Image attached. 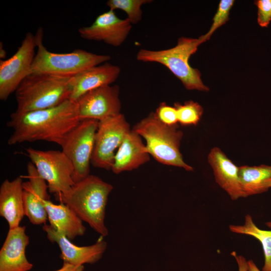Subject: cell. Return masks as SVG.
<instances>
[{"instance_id": "83f0119b", "label": "cell", "mask_w": 271, "mask_h": 271, "mask_svg": "<svg viewBox=\"0 0 271 271\" xmlns=\"http://www.w3.org/2000/svg\"><path fill=\"white\" fill-rule=\"evenodd\" d=\"M231 254L235 258L238 267V271H248L247 261L242 255H238L235 251L231 252Z\"/></svg>"}, {"instance_id": "d4e9b609", "label": "cell", "mask_w": 271, "mask_h": 271, "mask_svg": "<svg viewBox=\"0 0 271 271\" xmlns=\"http://www.w3.org/2000/svg\"><path fill=\"white\" fill-rule=\"evenodd\" d=\"M233 0H221L218 10L212 19V24L205 35L201 36L203 42L208 40L213 33L219 27L225 24L229 20L230 11L234 4Z\"/></svg>"}, {"instance_id": "ba28073f", "label": "cell", "mask_w": 271, "mask_h": 271, "mask_svg": "<svg viewBox=\"0 0 271 271\" xmlns=\"http://www.w3.org/2000/svg\"><path fill=\"white\" fill-rule=\"evenodd\" d=\"M99 121L81 120L64 137L60 146L74 167L73 179L77 182L90 175V165Z\"/></svg>"}, {"instance_id": "7402d4cb", "label": "cell", "mask_w": 271, "mask_h": 271, "mask_svg": "<svg viewBox=\"0 0 271 271\" xmlns=\"http://www.w3.org/2000/svg\"><path fill=\"white\" fill-rule=\"evenodd\" d=\"M229 228L233 233L252 236L261 243L264 257L262 271H271V230L259 228L249 214L245 216L243 225H230Z\"/></svg>"}, {"instance_id": "8992f818", "label": "cell", "mask_w": 271, "mask_h": 271, "mask_svg": "<svg viewBox=\"0 0 271 271\" xmlns=\"http://www.w3.org/2000/svg\"><path fill=\"white\" fill-rule=\"evenodd\" d=\"M35 35L37 51L30 74L47 73L72 77L90 67L107 62L111 59L108 55L96 54L82 49H76L66 53H53L43 45L42 28L38 29Z\"/></svg>"}, {"instance_id": "5b68a950", "label": "cell", "mask_w": 271, "mask_h": 271, "mask_svg": "<svg viewBox=\"0 0 271 271\" xmlns=\"http://www.w3.org/2000/svg\"><path fill=\"white\" fill-rule=\"evenodd\" d=\"M146 141L148 153L158 162L166 165L182 168L193 171V168L183 159L180 151L183 132L178 124L165 125L151 112L138 122L132 129Z\"/></svg>"}, {"instance_id": "2e32d148", "label": "cell", "mask_w": 271, "mask_h": 271, "mask_svg": "<svg viewBox=\"0 0 271 271\" xmlns=\"http://www.w3.org/2000/svg\"><path fill=\"white\" fill-rule=\"evenodd\" d=\"M120 72L119 66L105 62L71 77L69 80L70 99L76 101L90 90L111 85L117 79Z\"/></svg>"}, {"instance_id": "44dd1931", "label": "cell", "mask_w": 271, "mask_h": 271, "mask_svg": "<svg viewBox=\"0 0 271 271\" xmlns=\"http://www.w3.org/2000/svg\"><path fill=\"white\" fill-rule=\"evenodd\" d=\"M238 177L245 197L262 193L271 188V165L241 166Z\"/></svg>"}, {"instance_id": "e0dca14e", "label": "cell", "mask_w": 271, "mask_h": 271, "mask_svg": "<svg viewBox=\"0 0 271 271\" xmlns=\"http://www.w3.org/2000/svg\"><path fill=\"white\" fill-rule=\"evenodd\" d=\"M23 182L22 177L19 176L11 181L6 179L0 187V216L7 220L9 229L20 226L26 216Z\"/></svg>"}, {"instance_id": "484cf974", "label": "cell", "mask_w": 271, "mask_h": 271, "mask_svg": "<svg viewBox=\"0 0 271 271\" xmlns=\"http://www.w3.org/2000/svg\"><path fill=\"white\" fill-rule=\"evenodd\" d=\"M154 114L157 118L165 125L174 126L178 122L176 108L167 104L164 102L159 104Z\"/></svg>"}, {"instance_id": "52a82bcc", "label": "cell", "mask_w": 271, "mask_h": 271, "mask_svg": "<svg viewBox=\"0 0 271 271\" xmlns=\"http://www.w3.org/2000/svg\"><path fill=\"white\" fill-rule=\"evenodd\" d=\"M26 152L40 176L46 182L49 192L56 196L65 193L74 185V167L62 151L29 148Z\"/></svg>"}, {"instance_id": "cb8c5ba5", "label": "cell", "mask_w": 271, "mask_h": 271, "mask_svg": "<svg viewBox=\"0 0 271 271\" xmlns=\"http://www.w3.org/2000/svg\"><path fill=\"white\" fill-rule=\"evenodd\" d=\"M174 107L177 110L178 122L183 125L197 124L203 112L202 106L192 100L187 101L183 104L175 103Z\"/></svg>"}, {"instance_id": "4316f807", "label": "cell", "mask_w": 271, "mask_h": 271, "mask_svg": "<svg viewBox=\"0 0 271 271\" xmlns=\"http://www.w3.org/2000/svg\"><path fill=\"white\" fill-rule=\"evenodd\" d=\"M257 23L261 27H267L271 21V0H257Z\"/></svg>"}, {"instance_id": "30bf717a", "label": "cell", "mask_w": 271, "mask_h": 271, "mask_svg": "<svg viewBox=\"0 0 271 271\" xmlns=\"http://www.w3.org/2000/svg\"><path fill=\"white\" fill-rule=\"evenodd\" d=\"M37 43L35 35L27 33L16 53L10 58L0 61V99L6 100L15 92L22 81L30 74L35 58Z\"/></svg>"}, {"instance_id": "277c9868", "label": "cell", "mask_w": 271, "mask_h": 271, "mask_svg": "<svg viewBox=\"0 0 271 271\" xmlns=\"http://www.w3.org/2000/svg\"><path fill=\"white\" fill-rule=\"evenodd\" d=\"M204 43L202 38L181 37L177 45L171 48L161 50L140 49L137 59L144 62H156L166 67L182 83L188 90L209 91L201 79V73L189 63L191 56Z\"/></svg>"}, {"instance_id": "7c38bea8", "label": "cell", "mask_w": 271, "mask_h": 271, "mask_svg": "<svg viewBox=\"0 0 271 271\" xmlns=\"http://www.w3.org/2000/svg\"><path fill=\"white\" fill-rule=\"evenodd\" d=\"M42 228L49 240L57 243L59 247L61 250L60 257L63 263L76 266L95 263L102 257L107 248V243L101 236L92 245L79 246L72 243L50 224H45Z\"/></svg>"}, {"instance_id": "f546056e", "label": "cell", "mask_w": 271, "mask_h": 271, "mask_svg": "<svg viewBox=\"0 0 271 271\" xmlns=\"http://www.w3.org/2000/svg\"><path fill=\"white\" fill-rule=\"evenodd\" d=\"M248 271H260L252 260L247 261Z\"/></svg>"}, {"instance_id": "4fadbf2b", "label": "cell", "mask_w": 271, "mask_h": 271, "mask_svg": "<svg viewBox=\"0 0 271 271\" xmlns=\"http://www.w3.org/2000/svg\"><path fill=\"white\" fill-rule=\"evenodd\" d=\"M131 27L127 18L121 19L114 11L109 10L97 16L91 25L79 28L78 33L84 39L118 47L124 42Z\"/></svg>"}, {"instance_id": "7a4b0ae2", "label": "cell", "mask_w": 271, "mask_h": 271, "mask_svg": "<svg viewBox=\"0 0 271 271\" xmlns=\"http://www.w3.org/2000/svg\"><path fill=\"white\" fill-rule=\"evenodd\" d=\"M113 186L97 176L89 175L75 183L65 193L55 196L102 237L108 231L105 225V208Z\"/></svg>"}, {"instance_id": "f1b7e54d", "label": "cell", "mask_w": 271, "mask_h": 271, "mask_svg": "<svg viewBox=\"0 0 271 271\" xmlns=\"http://www.w3.org/2000/svg\"><path fill=\"white\" fill-rule=\"evenodd\" d=\"M84 265L76 266L67 263H63L60 268L53 271H84Z\"/></svg>"}, {"instance_id": "ac0fdd59", "label": "cell", "mask_w": 271, "mask_h": 271, "mask_svg": "<svg viewBox=\"0 0 271 271\" xmlns=\"http://www.w3.org/2000/svg\"><path fill=\"white\" fill-rule=\"evenodd\" d=\"M150 160L142 137L131 129L116 152L112 171L116 174L137 169Z\"/></svg>"}, {"instance_id": "4dcf8cb0", "label": "cell", "mask_w": 271, "mask_h": 271, "mask_svg": "<svg viewBox=\"0 0 271 271\" xmlns=\"http://www.w3.org/2000/svg\"><path fill=\"white\" fill-rule=\"evenodd\" d=\"M4 52L6 53L5 52V51L4 49H3V47H2V49L1 47V59H2V58H4L5 57L6 55V54L4 53Z\"/></svg>"}, {"instance_id": "5bb4252c", "label": "cell", "mask_w": 271, "mask_h": 271, "mask_svg": "<svg viewBox=\"0 0 271 271\" xmlns=\"http://www.w3.org/2000/svg\"><path fill=\"white\" fill-rule=\"evenodd\" d=\"M27 169L28 181L23 184L25 215L33 225H44L48 216L43 202L50 198L48 186L31 162L28 163Z\"/></svg>"}, {"instance_id": "d6986e66", "label": "cell", "mask_w": 271, "mask_h": 271, "mask_svg": "<svg viewBox=\"0 0 271 271\" xmlns=\"http://www.w3.org/2000/svg\"><path fill=\"white\" fill-rule=\"evenodd\" d=\"M208 161L213 170L216 182L232 200L245 197L238 177L239 167L216 147L211 150Z\"/></svg>"}, {"instance_id": "ffe728a7", "label": "cell", "mask_w": 271, "mask_h": 271, "mask_svg": "<svg viewBox=\"0 0 271 271\" xmlns=\"http://www.w3.org/2000/svg\"><path fill=\"white\" fill-rule=\"evenodd\" d=\"M50 224L69 240L84 235L86 228L82 220L67 205L56 204L49 200L43 202Z\"/></svg>"}, {"instance_id": "6da1fadb", "label": "cell", "mask_w": 271, "mask_h": 271, "mask_svg": "<svg viewBox=\"0 0 271 271\" xmlns=\"http://www.w3.org/2000/svg\"><path fill=\"white\" fill-rule=\"evenodd\" d=\"M7 122L13 129L10 146L44 141L60 145L64 137L81 120L76 101L68 99L53 107L24 113L14 112Z\"/></svg>"}, {"instance_id": "1f68e13d", "label": "cell", "mask_w": 271, "mask_h": 271, "mask_svg": "<svg viewBox=\"0 0 271 271\" xmlns=\"http://www.w3.org/2000/svg\"><path fill=\"white\" fill-rule=\"evenodd\" d=\"M266 225L269 228H271V221L267 222L266 223Z\"/></svg>"}, {"instance_id": "603a6c76", "label": "cell", "mask_w": 271, "mask_h": 271, "mask_svg": "<svg viewBox=\"0 0 271 271\" xmlns=\"http://www.w3.org/2000/svg\"><path fill=\"white\" fill-rule=\"evenodd\" d=\"M152 2L151 0H109L106 5L109 10L114 11L118 9L124 12L130 23L134 24L142 19V6Z\"/></svg>"}, {"instance_id": "9c48e42d", "label": "cell", "mask_w": 271, "mask_h": 271, "mask_svg": "<svg viewBox=\"0 0 271 271\" xmlns=\"http://www.w3.org/2000/svg\"><path fill=\"white\" fill-rule=\"evenodd\" d=\"M130 130L129 124L121 113L99 121L91 164L95 168L111 170L115 152Z\"/></svg>"}, {"instance_id": "3957f363", "label": "cell", "mask_w": 271, "mask_h": 271, "mask_svg": "<svg viewBox=\"0 0 271 271\" xmlns=\"http://www.w3.org/2000/svg\"><path fill=\"white\" fill-rule=\"evenodd\" d=\"M47 73H31L15 91L16 113H24L54 107L70 99L69 80Z\"/></svg>"}, {"instance_id": "9a60e30c", "label": "cell", "mask_w": 271, "mask_h": 271, "mask_svg": "<svg viewBox=\"0 0 271 271\" xmlns=\"http://www.w3.org/2000/svg\"><path fill=\"white\" fill-rule=\"evenodd\" d=\"M26 227L9 229L0 250V271H29L33 264L27 258L26 249L29 236Z\"/></svg>"}, {"instance_id": "8fae6325", "label": "cell", "mask_w": 271, "mask_h": 271, "mask_svg": "<svg viewBox=\"0 0 271 271\" xmlns=\"http://www.w3.org/2000/svg\"><path fill=\"white\" fill-rule=\"evenodd\" d=\"M81 120L100 121L120 113L121 102L118 85H105L85 93L76 101Z\"/></svg>"}]
</instances>
